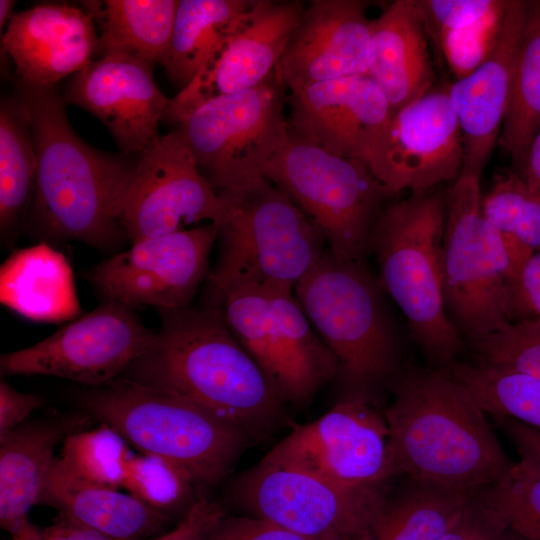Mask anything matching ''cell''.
Returning <instances> with one entry per match:
<instances>
[{"instance_id": "obj_1", "label": "cell", "mask_w": 540, "mask_h": 540, "mask_svg": "<svg viewBox=\"0 0 540 540\" xmlns=\"http://www.w3.org/2000/svg\"><path fill=\"white\" fill-rule=\"evenodd\" d=\"M30 112L37 155L24 229L38 242L78 241L108 250L127 240L120 222L136 157L96 149L73 130L55 87L16 81Z\"/></svg>"}, {"instance_id": "obj_2", "label": "cell", "mask_w": 540, "mask_h": 540, "mask_svg": "<svg viewBox=\"0 0 540 540\" xmlns=\"http://www.w3.org/2000/svg\"><path fill=\"white\" fill-rule=\"evenodd\" d=\"M157 311L161 325L153 344L121 377L196 403L251 441L279 427L285 404L229 329L221 307Z\"/></svg>"}, {"instance_id": "obj_3", "label": "cell", "mask_w": 540, "mask_h": 540, "mask_svg": "<svg viewBox=\"0 0 540 540\" xmlns=\"http://www.w3.org/2000/svg\"><path fill=\"white\" fill-rule=\"evenodd\" d=\"M385 410L396 475L478 491L513 464L472 394L441 368L398 372Z\"/></svg>"}, {"instance_id": "obj_4", "label": "cell", "mask_w": 540, "mask_h": 540, "mask_svg": "<svg viewBox=\"0 0 540 540\" xmlns=\"http://www.w3.org/2000/svg\"><path fill=\"white\" fill-rule=\"evenodd\" d=\"M445 208L446 193L437 188L390 201L370 240L381 288L401 310L414 340L435 368L458 360L464 347L445 308Z\"/></svg>"}, {"instance_id": "obj_5", "label": "cell", "mask_w": 540, "mask_h": 540, "mask_svg": "<svg viewBox=\"0 0 540 540\" xmlns=\"http://www.w3.org/2000/svg\"><path fill=\"white\" fill-rule=\"evenodd\" d=\"M89 415L144 455L185 471L201 490L223 480L251 441L234 423L172 393L119 377L82 396Z\"/></svg>"}, {"instance_id": "obj_6", "label": "cell", "mask_w": 540, "mask_h": 540, "mask_svg": "<svg viewBox=\"0 0 540 540\" xmlns=\"http://www.w3.org/2000/svg\"><path fill=\"white\" fill-rule=\"evenodd\" d=\"M226 206L217 225V258L204 283V304L218 306L242 287L294 288L327 250L317 227L263 176L220 194Z\"/></svg>"}, {"instance_id": "obj_7", "label": "cell", "mask_w": 540, "mask_h": 540, "mask_svg": "<svg viewBox=\"0 0 540 540\" xmlns=\"http://www.w3.org/2000/svg\"><path fill=\"white\" fill-rule=\"evenodd\" d=\"M383 292L366 263L338 258L328 248L294 287L352 393L366 396L367 389L399 372L398 343Z\"/></svg>"}, {"instance_id": "obj_8", "label": "cell", "mask_w": 540, "mask_h": 540, "mask_svg": "<svg viewBox=\"0 0 540 540\" xmlns=\"http://www.w3.org/2000/svg\"><path fill=\"white\" fill-rule=\"evenodd\" d=\"M262 176L309 218L333 255L365 263L375 223L394 196L365 163L331 154L290 129Z\"/></svg>"}, {"instance_id": "obj_9", "label": "cell", "mask_w": 540, "mask_h": 540, "mask_svg": "<svg viewBox=\"0 0 540 540\" xmlns=\"http://www.w3.org/2000/svg\"><path fill=\"white\" fill-rule=\"evenodd\" d=\"M218 306L231 332L284 404L309 405L338 375L336 358L312 327L294 288L242 287L227 294Z\"/></svg>"}, {"instance_id": "obj_10", "label": "cell", "mask_w": 540, "mask_h": 540, "mask_svg": "<svg viewBox=\"0 0 540 540\" xmlns=\"http://www.w3.org/2000/svg\"><path fill=\"white\" fill-rule=\"evenodd\" d=\"M479 181L460 174L445 192V308L466 342L498 332L511 323L508 257L501 234L482 213Z\"/></svg>"}, {"instance_id": "obj_11", "label": "cell", "mask_w": 540, "mask_h": 540, "mask_svg": "<svg viewBox=\"0 0 540 540\" xmlns=\"http://www.w3.org/2000/svg\"><path fill=\"white\" fill-rule=\"evenodd\" d=\"M286 91L274 73L257 87L205 102L174 126L219 195L261 177L287 140Z\"/></svg>"}, {"instance_id": "obj_12", "label": "cell", "mask_w": 540, "mask_h": 540, "mask_svg": "<svg viewBox=\"0 0 540 540\" xmlns=\"http://www.w3.org/2000/svg\"><path fill=\"white\" fill-rule=\"evenodd\" d=\"M388 492L349 490L305 470L261 460L238 477L230 496L251 516L308 540H365Z\"/></svg>"}, {"instance_id": "obj_13", "label": "cell", "mask_w": 540, "mask_h": 540, "mask_svg": "<svg viewBox=\"0 0 540 540\" xmlns=\"http://www.w3.org/2000/svg\"><path fill=\"white\" fill-rule=\"evenodd\" d=\"M262 460L293 466L349 490L386 493L396 475L384 414L351 393L320 418L296 425Z\"/></svg>"}, {"instance_id": "obj_14", "label": "cell", "mask_w": 540, "mask_h": 540, "mask_svg": "<svg viewBox=\"0 0 540 540\" xmlns=\"http://www.w3.org/2000/svg\"><path fill=\"white\" fill-rule=\"evenodd\" d=\"M155 338L134 309L101 302L41 341L2 354L0 372L55 376L98 387L121 377Z\"/></svg>"}, {"instance_id": "obj_15", "label": "cell", "mask_w": 540, "mask_h": 540, "mask_svg": "<svg viewBox=\"0 0 540 540\" xmlns=\"http://www.w3.org/2000/svg\"><path fill=\"white\" fill-rule=\"evenodd\" d=\"M213 223L131 243L85 274L102 302L131 309L190 306L210 272V255L217 240Z\"/></svg>"}, {"instance_id": "obj_16", "label": "cell", "mask_w": 540, "mask_h": 540, "mask_svg": "<svg viewBox=\"0 0 540 540\" xmlns=\"http://www.w3.org/2000/svg\"><path fill=\"white\" fill-rule=\"evenodd\" d=\"M223 198L200 172L195 158L171 132L158 134L137 155L120 211L130 243L209 221L216 226L225 216Z\"/></svg>"}, {"instance_id": "obj_17", "label": "cell", "mask_w": 540, "mask_h": 540, "mask_svg": "<svg viewBox=\"0 0 540 540\" xmlns=\"http://www.w3.org/2000/svg\"><path fill=\"white\" fill-rule=\"evenodd\" d=\"M463 157L462 132L448 88H432L390 114L366 165L396 195L454 182L461 174Z\"/></svg>"}, {"instance_id": "obj_18", "label": "cell", "mask_w": 540, "mask_h": 540, "mask_svg": "<svg viewBox=\"0 0 540 540\" xmlns=\"http://www.w3.org/2000/svg\"><path fill=\"white\" fill-rule=\"evenodd\" d=\"M304 8L296 0H252L194 79L170 100L162 121L175 126L213 98L265 82L275 73Z\"/></svg>"}, {"instance_id": "obj_19", "label": "cell", "mask_w": 540, "mask_h": 540, "mask_svg": "<svg viewBox=\"0 0 540 540\" xmlns=\"http://www.w3.org/2000/svg\"><path fill=\"white\" fill-rule=\"evenodd\" d=\"M371 20L359 0H312L280 59L275 76L289 93L315 83L366 75Z\"/></svg>"}, {"instance_id": "obj_20", "label": "cell", "mask_w": 540, "mask_h": 540, "mask_svg": "<svg viewBox=\"0 0 540 540\" xmlns=\"http://www.w3.org/2000/svg\"><path fill=\"white\" fill-rule=\"evenodd\" d=\"M153 68L125 56L100 57L70 77L63 99L97 117L123 154L138 155L158 135L170 103Z\"/></svg>"}, {"instance_id": "obj_21", "label": "cell", "mask_w": 540, "mask_h": 540, "mask_svg": "<svg viewBox=\"0 0 540 540\" xmlns=\"http://www.w3.org/2000/svg\"><path fill=\"white\" fill-rule=\"evenodd\" d=\"M290 129L325 151L366 164L391 109L366 75L310 85L287 96Z\"/></svg>"}, {"instance_id": "obj_22", "label": "cell", "mask_w": 540, "mask_h": 540, "mask_svg": "<svg viewBox=\"0 0 540 540\" xmlns=\"http://www.w3.org/2000/svg\"><path fill=\"white\" fill-rule=\"evenodd\" d=\"M2 46L15 64L18 81L52 88L93 61L99 36L82 5L41 3L13 14Z\"/></svg>"}, {"instance_id": "obj_23", "label": "cell", "mask_w": 540, "mask_h": 540, "mask_svg": "<svg viewBox=\"0 0 540 540\" xmlns=\"http://www.w3.org/2000/svg\"><path fill=\"white\" fill-rule=\"evenodd\" d=\"M527 5L528 1H507L499 39L488 58L468 76L455 80L448 87L462 132L461 174L480 179L499 141L509 106Z\"/></svg>"}, {"instance_id": "obj_24", "label": "cell", "mask_w": 540, "mask_h": 540, "mask_svg": "<svg viewBox=\"0 0 540 540\" xmlns=\"http://www.w3.org/2000/svg\"><path fill=\"white\" fill-rule=\"evenodd\" d=\"M90 427L89 414H53L26 421L0 439V525L10 532L40 503L56 447Z\"/></svg>"}, {"instance_id": "obj_25", "label": "cell", "mask_w": 540, "mask_h": 540, "mask_svg": "<svg viewBox=\"0 0 540 540\" xmlns=\"http://www.w3.org/2000/svg\"><path fill=\"white\" fill-rule=\"evenodd\" d=\"M384 93L391 113L433 88L429 35L416 0H396L371 20L366 74Z\"/></svg>"}, {"instance_id": "obj_26", "label": "cell", "mask_w": 540, "mask_h": 540, "mask_svg": "<svg viewBox=\"0 0 540 540\" xmlns=\"http://www.w3.org/2000/svg\"><path fill=\"white\" fill-rule=\"evenodd\" d=\"M40 503L55 508L63 519L115 540H141L158 533L170 519L129 493L79 477L59 457Z\"/></svg>"}, {"instance_id": "obj_27", "label": "cell", "mask_w": 540, "mask_h": 540, "mask_svg": "<svg viewBox=\"0 0 540 540\" xmlns=\"http://www.w3.org/2000/svg\"><path fill=\"white\" fill-rule=\"evenodd\" d=\"M1 304L38 322L71 321L81 314L72 268L47 242L13 251L0 267Z\"/></svg>"}, {"instance_id": "obj_28", "label": "cell", "mask_w": 540, "mask_h": 540, "mask_svg": "<svg viewBox=\"0 0 540 540\" xmlns=\"http://www.w3.org/2000/svg\"><path fill=\"white\" fill-rule=\"evenodd\" d=\"M508 0H416L429 35L459 80L494 49Z\"/></svg>"}, {"instance_id": "obj_29", "label": "cell", "mask_w": 540, "mask_h": 540, "mask_svg": "<svg viewBox=\"0 0 540 540\" xmlns=\"http://www.w3.org/2000/svg\"><path fill=\"white\" fill-rule=\"evenodd\" d=\"M180 0L83 1L99 29L100 57L118 55L151 66L164 57Z\"/></svg>"}, {"instance_id": "obj_30", "label": "cell", "mask_w": 540, "mask_h": 540, "mask_svg": "<svg viewBox=\"0 0 540 540\" xmlns=\"http://www.w3.org/2000/svg\"><path fill=\"white\" fill-rule=\"evenodd\" d=\"M37 155L29 109L17 91L0 105V230L13 241L24 228L32 199Z\"/></svg>"}, {"instance_id": "obj_31", "label": "cell", "mask_w": 540, "mask_h": 540, "mask_svg": "<svg viewBox=\"0 0 540 540\" xmlns=\"http://www.w3.org/2000/svg\"><path fill=\"white\" fill-rule=\"evenodd\" d=\"M478 491L450 490L407 479L395 493L388 492L365 540H439Z\"/></svg>"}, {"instance_id": "obj_32", "label": "cell", "mask_w": 540, "mask_h": 540, "mask_svg": "<svg viewBox=\"0 0 540 540\" xmlns=\"http://www.w3.org/2000/svg\"><path fill=\"white\" fill-rule=\"evenodd\" d=\"M252 0H180L168 49L160 64L186 87L227 37Z\"/></svg>"}, {"instance_id": "obj_33", "label": "cell", "mask_w": 540, "mask_h": 540, "mask_svg": "<svg viewBox=\"0 0 540 540\" xmlns=\"http://www.w3.org/2000/svg\"><path fill=\"white\" fill-rule=\"evenodd\" d=\"M540 129V0L528 1L508 110L499 145L521 165Z\"/></svg>"}, {"instance_id": "obj_34", "label": "cell", "mask_w": 540, "mask_h": 540, "mask_svg": "<svg viewBox=\"0 0 540 540\" xmlns=\"http://www.w3.org/2000/svg\"><path fill=\"white\" fill-rule=\"evenodd\" d=\"M482 410L540 430V379L521 372L456 360L442 368Z\"/></svg>"}, {"instance_id": "obj_35", "label": "cell", "mask_w": 540, "mask_h": 540, "mask_svg": "<svg viewBox=\"0 0 540 540\" xmlns=\"http://www.w3.org/2000/svg\"><path fill=\"white\" fill-rule=\"evenodd\" d=\"M483 507L509 532L540 540V466L521 458L493 484L479 490Z\"/></svg>"}, {"instance_id": "obj_36", "label": "cell", "mask_w": 540, "mask_h": 540, "mask_svg": "<svg viewBox=\"0 0 540 540\" xmlns=\"http://www.w3.org/2000/svg\"><path fill=\"white\" fill-rule=\"evenodd\" d=\"M127 443L117 431L102 424L69 435L59 458L79 477L118 489L133 455Z\"/></svg>"}, {"instance_id": "obj_37", "label": "cell", "mask_w": 540, "mask_h": 540, "mask_svg": "<svg viewBox=\"0 0 540 540\" xmlns=\"http://www.w3.org/2000/svg\"><path fill=\"white\" fill-rule=\"evenodd\" d=\"M482 213L501 234L540 248V198L517 172L497 174L482 197Z\"/></svg>"}, {"instance_id": "obj_38", "label": "cell", "mask_w": 540, "mask_h": 540, "mask_svg": "<svg viewBox=\"0 0 540 540\" xmlns=\"http://www.w3.org/2000/svg\"><path fill=\"white\" fill-rule=\"evenodd\" d=\"M122 487L168 515L179 509L187 510L198 493H202L185 471L162 458L144 454L132 455Z\"/></svg>"}, {"instance_id": "obj_39", "label": "cell", "mask_w": 540, "mask_h": 540, "mask_svg": "<svg viewBox=\"0 0 540 540\" xmlns=\"http://www.w3.org/2000/svg\"><path fill=\"white\" fill-rule=\"evenodd\" d=\"M467 344L476 363L540 379V319L511 322L500 331Z\"/></svg>"}, {"instance_id": "obj_40", "label": "cell", "mask_w": 540, "mask_h": 540, "mask_svg": "<svg viewBox=\"0 0 540 540\" xmlns=\"http://www.w3.org/2000/svg\"><path fill=\"white\" fill-rule=\"evenodd\" d=\"M226 514L221 503L200 493L183 513L177 525L153 540H207Z\"/></svg>"}, {"instance_id": "obj_41", "label": "cell", "mask_w": 540, "mask_h": 540, "mask_svg": "<svg viewBox=\"0 0 540 540\" xmlns=\"http://www.w3.org/2000/svg\"><path fill=\"white\" fill-rule=\"evenodd\" d=\"M511 322L540 319V248L508 288Z\"/></svg>"}, {"instance_id": "obj_42", "label": "cell", "mask_w": 540, "mask_h": 540, "mask_svg": "<svg viewBox=\"0 0 540 540\" xmlns=\"http://www.w3.org/2000/svg\"><path fill=\"white\" fill-rule=\"evenodd\" d=\"M207 540H308L253 516H226Z\"/></svg>"}, {"instance_id": "obj_43", "label": "cell", "mask_w": 540, "mask_h": 540, "mask_svg": "<svg viewBox=\"0 0 540 540\" xmlns=\"http://www.w3.org/2000/svg\"><path fill=\"white\" fill-rule=\"evenodd\" d=\"M508 531L483 507L479 491L439 540H505Z\"/></svg>"}, {"instance_id": "obj_44", "label": "cell", "mask_w": 540, "mask_h": 540, "mask_svg": "<svg viewBox=\"0 0 540 540\" xmlns=\"http://www.w3.org/2000/svg\"><path fill=\"white\" fill-rule=\"evenodd\" d=\"M43 404L37 395L24 393L6 381L0 382V439L26 422L31 413Z\"/></svg>"}, {"instance_id": "obj_45", "label": "cell", "mask_w": 540, "mask_h": 540, "mask_svg": "<svg viewBox=\"0 0 540 540\" xmlns=\"http://www.w3.org/2000/svg\"><path fill=\"white\" fill-rule=\"evenodd\" d=\"M9 533L12 540H115L63 518L45 528L26 519Z\"/></svg>"}, {"instance_id": "obj_46", "label": "cell", "mask_w": 540, "mask_h": 540, "mask_svg": "<svg viewBox=\"0 0 540 540\" xmlns=\"http://www.w3.org/2000/svg\"><path fill=\"white\" fill-rule=\"evenodd\" d=\"M521 458L540 466V430L507 417H497Z\"/></svg>"}, {"instance_id": "obj_47", "label": "cell", "mask_w": 540, "mask_h": 540, "mask_svg": "<svg viewBox=\"0 0 540 540\" xmlns=\"http://www.w3.org/2000/svg\"><path fill=\"white\" fill-rule=\"evenodd\" d=\"M501 236L509 262V288L511 284L517 281L536 250L514 236L505 234H501Z\"/></svg>"}, {"instance_id": "obj_48", "label": "cell", "mask_w": 540, "mask_h": 540, "mask_svg": "<svg viewBox=\"0 0 540 540\" xmlns=\"http://www.w3.org/2000/svg\"><path fill=\"white\" fill-rule=\"evenodd\" d=\"M518 173L540 198V129L532 139Z\"/></svg>"}, {"instance_id": "obj_49", "label": "cell", "mask_w": 540, "mask_h": 540, "mask_svg": "<svg viewBox=\"0 0 540 540\" xmlns=\"http://www.w3.org/2000/svg\"><path fill=\"white\" fill-rule=\"evenodd\" d=\"M15 5V1L11 0H1L0 1V27L1 29L6 24L7 20L9 21L13 14L12 9Z\"/></svg>"}, {"instance_id": "obj_50", "label": "cell", "mask_w": 540, "mask_h": 540, "mask_svg": "<svg viewBox=\"0 0 540 540\" xmlns=\"http://www.w3.org/2000/svg\"><path fill=\"white\" fill-rule=\"evenodd\" d=\"M505 540H523V539L508 531V534Z\"/></svg>"}]
</instances>
